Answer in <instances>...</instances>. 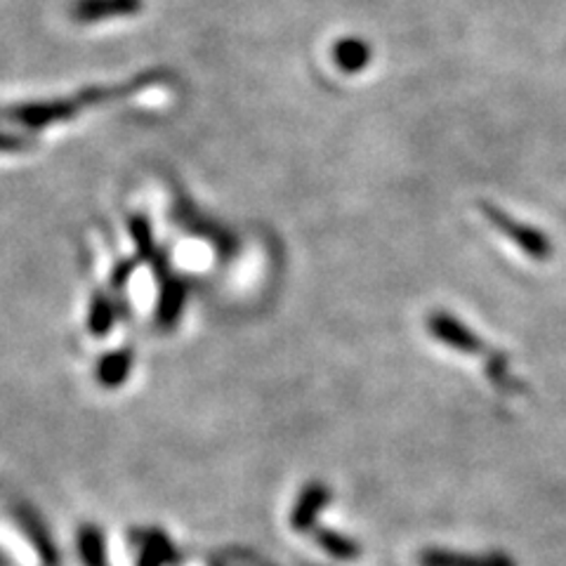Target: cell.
<instances>
[{"label":"cell","instance_id":"2","mask_svg":"<svg viewBox=\"0 0 566 566\" xmlns=\"http://www.w3.org/2000/svg\"><path fill=\"white\" fill-rule=\"evenodd\" d=\"M428 331L432 338H437L441 345H447L455 352H465V354H482L484 352V340L470 331L463 322H458L455 316L447 312H434L428 316Z\"/></svg>","mask_w":566,"mask_h":566},{"label":"cell","instance_id":"9","mask_svg":"<svg viewBox=\"0 0 566 566\" xmlns=\"http://www.w3.org/2000/svg\"><path fill=\"white\" fill-rule=\"evenodd\" d=\"M168 557H172V545L164 536H154L145 545V555H142L139 566H161Z\"/></svg>","mask_w":566,"mask_h":566},{"label":"cell","instance_id":"1","mask_svg":"<svg viewBox=\"0 0 566 566\" xmlns=\"http://www.w3.org/2000/svg\"><path fill=\"white\" fill-rule=\"evenodd\" d=\"M480 210H482V216L491 222L495 232H501L505 239H510L528 258L541 260V262L553 258V241L547 239L543 232H538V229L515 220L499 206L486 203V201L480 203Z\"/></svg>","mask_w":566,"mask_h":566},{"label":"cell","instance_id":"5","mask_svg":"<svg viewBox=\"0 0 566 566\" xmlns=\"http://www.w3.org/2000/svg\"><path fill=\"white\" fill-rule=\"evenodd\" d=\"M139 10V0H81L76 14L81 22H95L109 14H130Z\"/></svg>","mask_w":566,"mask_h":566},{"label":"cell","instance_id":"3","mask_svg":"<svg viewBox=\"0 0 566 566\" xmlns=\"http://www.w3.org/2000/svg\"><path fill=\"white\" fill-rule=\"evenodd\" d=\"M328 503H331V489L326 484L314 482V484L305 486L293 505V515H291L293 528L295 531H314L318 515H322Z\"/></svg>","mask_w":566,"mask_h":566},{"label":"cell","instance_id":"8","mask_svg":"<svg viewBox=\"0 0 566 566\" xmlns=\"http://www.w3.org/2000/svg\"><path fill=\"white\" fill-rule=\"evenodd\" d=\"M130 364H133V357H130L128 352L114 354V357H109V359L102 364V380L109 382V385L123 382V380H126V376H128Z\"/></svg>","mask_w":566,"mask_h":566},{"label":"cell","instance_id":"4","mask_svg":"<svg viewBox=\"0 0 566 566\" xmlns=\"http://www.w3.org/2000/svg\"><path fill=\"white\" fill-rule=\"evenodd\" d=\"M420 566H515V562L501 553L465 555L447 551H424L420 555Z\"/></svg>","mask_w":566,"mask_h":566},{"label":"cell","instance_id":"6","mask_svg":"<svg viewBox=\"0 0 566 566\" xmlns=\"http://www.w3.org/2000/svg\"><path fill=\"white\" fill-rule=\"evenodd\" d=\"M314 541L318 543V547H322L324 553H328V555L335 557V559H343V562L357 559L359 553H361L357 543L349 541L347 536L335 534V531L322 528V526L314 528Z\"/></svg>","mask_w":566,"mask_h":566},{"label":"cell","instance_id":"7","mask_svg":"<svg viewBox=\"0 0 566 566\" xmlns=\"http://www.w3.org/2000/svg\"><path fill=\"white\" fill-rule=\"evenodd\" d=\"M333 60L343 71L352 74V71H359V69H364L368 64L370 50H368V45L364 41L347 39V41H340L338 45L333 48Z\"/></svg>","mask_w":566,"mask_h":566}]
</instances>
